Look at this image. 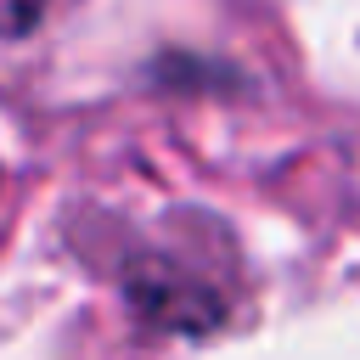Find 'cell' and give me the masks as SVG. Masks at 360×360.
Segmentation results:
<instances>
[{
  "instance_id": "cell-1",
  "label": "cell",
  "mask_w": 360,
  "mask_h": 360,
  "mask_svg": "<svg viewBox=\"0 0 360 360\" xmlns=\"http://www.w3.org/2000/svg\"><path fill=\"white\" fill-rule=\"evenodd\" d=\"M45 6H51V0H0V28H6V34H28Z\"/></svg>"
}]
</instances>
